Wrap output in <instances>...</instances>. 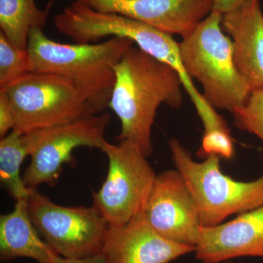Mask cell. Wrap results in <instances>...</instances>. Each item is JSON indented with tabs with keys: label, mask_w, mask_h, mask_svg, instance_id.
Here are the masks:
<instances>
[{
	"label": "cell",
	"mask_w": 263,
	"mask_h": 263,
	"mask_svg": "<svg viewBox=\"0 0 263 263\" xmlns=\"http://www.w3.org/2000/svg\"><path fill=\"white\" fill-rule=\"evenodd\" d=\"M115 72L108 108L120 121L117 141L131 142L148 157L153 152L152 129L159 107L182 105L181 78L174 67L133 46L116 66Z\"/></svg>",
	"instance_id": "cell-1"
},
{
	"label": "cell",
	"mask_w": 263,
	"mask_h": 263,
	"mask_svg": "<svg viewBox=\"0 0 263 263\" xmlns=\"http://www.w3.org/2000/svg\"><path fill=\"white\" fill-rule=\"evenodd\" d=\"M134 42L112 37L101 43L65 44L46 37L43 29L29 32L30 72L69 79L80 90L95 114L108 108L116 81V66Z\"/></svg>",
	"instance_id": "cell-2"
},
{
	"label": "cell",
	"mask_w": 263,
	"mask_h": 263,
	"mask_svg": "<svg viewBox=\"0 0 263 263\" xmlns=\"http://www.w3.org/2000/svg\"><path fill=\"white\" fill-rule=\"evenodd\" d=\"M221 20L222 14L212 10L182 37L179 51L186 73L201 84L208 103L232 114L247 103L252 91L235 66L233 42Z\"/></svg>",
	"instance_id": "cell-3"
},
{
	"label": "cell",
	"mask_w": 263,
	"mask_h": 263,
	"mask_svg": "<svg viewBox=\"0 0 263 263\" xmlns=\"http://www.w3.org/2000/svg\"><path fill=\"white\" fill-rule=\"evenodd\" d=\"M53 21L57 30L75 43H95L108 37L131 40L143 51L177 71L196 110L208 105L185 70L179 43L170 34L123 15L96 11L77 0L66 7Z\"/></svg>",
	"instance_id": "cell-4"
},
{
	"label": "cell",
	"mask_w": 263,
	"mask_h": 263,
	"mask_svg": "<svg viewBox=\"0 0 263 263\" xmlns=\"http://www.w3.org/2000/svg\"><path fill=\"white\" fill-rule=\"evenodd\" d=\"M169 146L175 167L196 203L202 226H216L230 216L263 205V174L253 181H238L222 172L220 157L209 156L197 162L178 140H171Z\"/></svg>",
	"instance_id": "cell-5"
},
{
	"label": "cell",
	"mask_w": 263,
	"mask_h": 263,
	"mask_svg": "<svg viewBox=\"0 0 263 263\" xmlns=\"http://www.w3.org/2000/svg\"><path fill=\"white\" fill-rule=\"evenodd\" d=\"M0 90L11 104L14 129L22 134L95 114L76 85L56 74L30 72Z\"/></svg>",
	"instance_id": "cell-6"
},
{
	"label": "cell",
	"mask_w": 263,
	"mask_h": 263,
	"mask_svg": "<svg viewBox=\"0 0 263 263\" xmlns=\"http://www.w3.org/2000/svg\"><path fill=\"white\" fill-rule=\"evenodd\" d=\"M102 151L108 157V174L100 190L93 193V205L109 226H124L143 212L157 175L131 142L106 141Z\"/></svg>",
	"instance_id": "cell-7"
},
{
	"label": "cell",
	"mask_w": 263,
	"mask_h": 263,
	"mask_svg": "<svg viewBox=\"0 0 263 263\" xmlns=\"http://www.w3.org/2000/svg\"><path fill=\"white\" fill-rule=\"evenodd\" d=\"M110 122L107 112L86 116L67 124L29 132L24 134L31 162L23 181L30 190L39 185L53 186L63 166L76 164L72 153L79 147L103 150L105 131Z\"/></svg>",
	"instance_id": "cell-8"
},
{
	"label": "cell",
	"mask_w": 263,
	"mask_h": 263,
	"mask_svg": "<svg viewBox=\"0 0 263 263\" xmlns=\"http://www.w3.org/2000/svg\"><path fill=\"white\" fill-rule=\"evenodd\" d=\"M27 202L33 224L55 253L69 259L102 253L109 224L94 205L63 206L37 189L31 190Z\"/></svg>",
	"instance_id": "cell-9"
},
{
	"label": "cell",
	"mask_w": 263,
	"mask_h": 263,
	"mask_svg": "<svg viewBox=\"0 0 263 263\" xmlns=\"http://www.w3.org/2000/svg\"><path fill=\"white\" fill-rule=\"evenodd\" d=\"M143 213L162 236L195 247L201 221L193 195L177 170L157 175Z\"/></svg>",
	"instance_id": "cell-10"
},
{
	"label": "cell",
	"mask_w": 263,
	"mask_h": 263,
	"mask_svg": "<svg viewBox=\"0 0 263 263\" xmlns=\"http://www.w3.org/2000/svg\"><path fill=\"white\" fill-rule=\"evenodd\" d=\"M101 13H116L170 35L183 37L212 13L214 0H77Z\"/></svg>",
	"instance_id": "cell-11"
},
{
	"label": "cell",
	"mask_w": 263,
	"mask_h": 263,
	"mask_svg": "<svg viewBox=\"0 0 263 263\" xmlns=\"http://www.w3.org/2000/svg\"><path fill=\"white\" fill-rule=\"evenodd\" d=\"M195 250L159 234L141 213L124 226H109L102 253L108 263H169Z\"/></svg>",
	"instance_id": "cell-12"
},
{
	"label": "cell",
	"mask_w": 263,
	"mask_h": 263,
	"mask_svg": "<svg viewBox=\"0 0 263 263\" xmlns=\"http://www.w3.org/2000/svg\"><path fill=\"white\" fill-rule=\"evenodd\" d=\"M195 253L202 263L226 262L241 257L263 258V205L233 220L202 226Z\"/></svg>",
	"instance_id": "cell-13"
},
{
	"label": "cell",
	"mask_w": 263,
	"mask_h": 263,
	"mask_svg": "<svg viewBox=\"0 0 263 263\" xmlns=\"http://www.w3.org/2000/svg\"><path fill=\"white\" fill-rule=\"evenodd\" d=\"M221 27L233 42L238 72L252 91L263 89V13L259 0H246L222 14Z\"/></svg>",
	"instance_id": "cell-14"
},
{
	"label": "cell",
	"mask_w": 263,
	"mask_h": 263,
	"mask_svg": "<svg viewBox=\"0 0 263 263\" xmlns=\"http://www.w3.org/2000/svg\"><path fill=\"white\" fill-rule=\"evenodd\" d=\"M56 254L41 239L32 223L27 199L15 201L14 209L0 217V258L8 262L27 257L38 263H52Z\"/></svg>",
	"instance_id": "cell-15"
},
{
	"label": "cell",
	"mask_w": 263,
	"mask_h": 263,
	"mask_svg": "<svg viewBox=\"0 0 263 263\" xmlns=\"http://www.w3.org/2000/svg\"><path fill=\"white\" fill-rule=\"evenodd\" d=\"M53 0L40 9L35 0H0V32L22 50H27L31 29H43Z\"/></svg>",
	"instance_id": "cell-16"
},
{
	"label": "cell",
	"mask_w": 263,
	"mask_h": 263,
	"mask_svg": "<svg viewBox=\"0 0 263 263\" xmlns=\"http://www.w3.org/2000/svg\"><path fill=\"white\" fill-rule=\"evenodd\" d=\"M29 156L24 134L13 129L0 141V180L15 201L27 199L31 190L21 176V167Z\"/></svg>",
	"instance_id": "cell-17"
},
{
	"label": "cell",
	"mask_w": 263,
	"mask_h": 263,
	"mask_svg": "<svg viewBox=\"0 0 263 263\" xmlns=\"http://www.w3.org/2000/svg\"><path fill=\"white\" fill-rule=\"evenodd\" d=\"M30 57L0 32V89L30 73Z\"/></svg>",
	"instance_id": "cell-18"
},
{
	"label": "cell",
	"mask_w": 263,
	"mask_h": 263,
	"mask_svg": "<svg viewBox=\"0 0 263 263\" xmlns=\"http://www.w3.org/2000/svg\"><path fill=\"white\" fill-rule=\"evenodd\" d=\"M232 114L235 127L254 135L263 143V89L252 91L247 103Z\"/></svg>",
	"instance_id": "cell-19"
},
{
	"label": "cell",
	"mask_w": 263,
	"mask_h": 263,
	"mask_svg": "<svg viewBox=\"0 0 263 263\" xmlns=\"http://www.w3.org/2000/svg\"><path fill=\"white\" fill-rule=\"evenodd\" d=\"M234 154V143L230 131H215L203 133L201 145L197 155L202 159L206 158L209 156L215 155L220 158L230 160Z\"/></svg>",
	"instance_id": "cell-20"
},
{
	"label": "cell",
	"mask_w": 263,
	"mask_h": 263,
	"mask_svg": "<svg viewBox=\"0 0 263 263\" xmlns=\"http://www.w3.org/2000/svg\"><path fill=\"white\" fill-rule=\"evenodd\" d=\"M15 119L11 104L7 95L0 90V137L4 138L14 129Z\"/></svg>",
	"instance_id": "cell-21"
},
{
	"label": "cell",
	"mask_w": 263,
	"mask_h": 263,
	"mask_svg": "<svg viewBox=\"0 0 263 263\" xmlns=\"http://www.w3.org/2000/svg\"><path fill=\"white\" fill-rule=\"evenodd\" d=\"M52 263H108L103 253L80 259H69L55 254Z\"/></svg>",
	"instance_id": "cell-22"
},
{
	"label": "cell",
	"mask_w": 263,
	"mask_h": 263,
	"mask_svg": "<svg viewBox=\"0 0 263 263\" xmlns=\"http://www.w3.org/2000/svg\"><path fill=\"white\" fill-rule=\"evenodd\" d=\"M245 1L246 0H214L213 10L224 14L235 9Z\"/></svg>",
	"instance_id": "cell-23"
},
{
	"label": "cell",
	"mask_w": 263,
	"mask_h": 263,
	"mask_svg": "<svg viewBox=\"0 0 263 263\" xmlns=\"http://www.w3.org/2000/svg\"><path fill=\"white\" fill-rule=\"evenodd\" d=\"M226 263H234V262H229V261H228V262H226Z\"/></svg>",
	"instance_id": "cell-24"
},
{
	"label": "cell",
	"mask_w": 263,
	"mask_h": 263,
	"mask_svg": "<svg viewBox=\"0 0 263 263\" xmlns=\"http://www.w3.org/2000/svg\"><path fill=\"white\" fill-rule=\"evenodd\" d=\"M224 263H226V262H224Z\"/></svg>",
	"instance_id": "cell-25"
}]
</instances>
